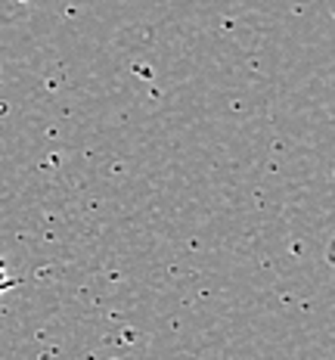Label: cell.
Wrapping results in <instances>:
<instances>
[{
  "label": "cell",
  "instance_id": "obj_1",
  "mask_svg": "<svg viewBox=\"0 0 335 360\" xmlns=\"http://www.w3.org/2000/svg\"><path fill=\"white\" fill-rule=\"evenodd\" d=\"M16 283H19V280L10 274V270H6L4 261H0V295H4V292H10L13 286H16Z\"/></svg>",
  "mask_w": 335,
  "mask_h": 360
}]
</instances>
